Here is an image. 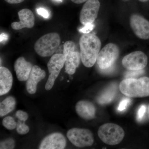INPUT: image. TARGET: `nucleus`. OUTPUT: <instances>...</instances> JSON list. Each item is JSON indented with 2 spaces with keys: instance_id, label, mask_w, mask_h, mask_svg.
<instances>
[{
  "instance_id": "35",
  "label": "nucleus",
  "mask_w": 149,
  "mask_h": 149,
  "mask_svg": "<svg viewBox=\"0 0 149 149\" xmlns=\"http://www.w3.org/2000/svg\"><path fill=\"white\" fill-rule=\"evenodd\" d=\"M124 1H127V0H124Z\"/></svg>"
},
{
  "instance_id": "17",
  "label": "nucleus",
  "mask_w": 149,
  "mask_h": 149,
  "mask_svg": "<svg viewBox=\"0 0 149 149\" xmlns=\"http://www.w3.org/2000/svg\"><path fill=\"white\" fill-rule=\"evenodd\" d=\"M13 78L11 72L5 67H0V95L8 93L13 85Z\"/></svg>"
},
{
  "instance_id": "34",
  "label": "nucleus",
  "mask_w": 149,
  "mask_h": 149,
  "mask_svg": "<svg viewBox=\"0 0 149 149\" xmlns=\"http://www.w3.org/2000/svg\"><path fill=\"white\" fill-rule=\"evenodd\" d=\"M56 1H58L61 2L62 1V0H56Z\"/></svg>"
},
{
  "instance_id": "33",
  "label": "nucleus",
  "mask_w": 149,
  "mask_h": 149,
  "mask_svg": "<svg viewBox=\"0 0 149 149\" xmlns=\"http://www.w3.org/2000/svg\"><path fill=\"white\" fill-rule=\"evenodd\" d=\"M148 117L149 118V104L148 107Z\"/></svg>"
},
{
  "instance_id": "23",
  "label": "nucleus",
  "mask_w": 149,
  "mask_h": 149,
  "mask_svg": "<svg viewBox=\"0 0 149 149\" xmlns=\"http://www.w3.org/2000/svg\"><path fill=\"white\" fill-rule=\"evenodd\" d=\"M15 116L18 120L25 122L28 118V115L27 113L23 111L18 110L16 112Z\"/></svg>"
},
{
  "instance_id": "10",
  "label": "nucleus",
  "mask_w": 149,
  "mask_h": 149,
  "mask_svg": "<svg viewBox=\"0 0 149 149\" xmlns=\"http://www.w3.org/2000/svg\"><path fill=\"white\" fill-rule=\"evenodd\" d=\"M100 3L99 0H88L80 13V20L85 25L93 23L97 17Z\"/></svg>"
},
{
  "instance_id": "12",
  "label": "nucleus",
  "mask_w": 149,
  "mask_h": 149,
  "mask_svg": "<svg viewBox=\"0 0 149 149\" xmlns=\"http://www.w3.org/2000/svg\"><path fill=\"white\" fill-rule=\"evenodd\" d=\"M66 139L59 133H54L46 136L40 144V149H63L66 146Z\"/></svg>"
},
{
  "instance_id": "22",
  "label": "nucleus",
  "mask_w": 149,
  "mask_h": 149,
  "mask_svg": "<svg viewBox=\"0 0 149 149\" xmlns=\"http://www.w3.org/2000/svg\"><path fill=\"white\" fill-rule=\"evenodd\" d=\"M15 146L14 140L11 138H9L1 142L0 149H13Z\"/></svg>"
},
{
  "instance_id": "5",
  "label": "nucleus",
  "mask_w": 149,
  "mask_h": 149,
  "mask_svg": "<svg viewBox=\"0 0 149 149\" xmlns=\"http://www.w3.org/2000/svg\"><path fill=\"white\" fill-rule=\"evenodd\" d=\"M63 54L65 61V72L70 75L74 74L80 65L81 60L80 53L77 50L74 42L68 41L64 43Z\"/></svg>"
},
{
  "instance_id": "18",
  "label": "nucleus",
  "mask_w": 149,
  "mask_h": 149,
  "mask_svg": "<svg viewBox=\"0 0 149 149\" xmlns=\"http://www.w3.org/2000/svg\"><path fill=\"white\" fill-rule=\"evenodd\" d=\"M116 87L115 85H111L104 91L97 99V102L100 104L109 103L113 100L116 95Z\"/></svg>"
},
{
  "instance_id": "3",
  "label": "nucleus",
  "mask_w": 149,
  "mask_h": 149,
  "mask_svg": "<svg viewBox=\"0 0 149 149\" xmlns=\"http://www.w3.org/2000/svg\"><path fill=\"white\" fill-rule=\"evenodd\" d=\"M61 43V38L58 33H48L39 38L34 46L35 52L43 57L53 55Z\"/></svg>"
},
{
  "instance_id": "1",
  "label": "nucleus",
  "mask_w": 149,
  "mask_h": 149,
  "mask_svg": "<svg viewBox=\"0 0 149 149\" xmlns=\"http://www.w3.org/2000/svg\"><path fill=\"white\" fill-rule=\"evenodd\" d=\"M81 60L84 66L93 67L97 60L101 47L99 37L91 33H84L79 41Z\"/></svg>"
},
{
  "instance_id": "15",
  "label": "nucleus",
  "mask_w": 149,
  "mask_h": 149,
  "mask_svg": "<svg viewBox=\"0 0 149 149\" xmlns=\"http://www.w3.org/2000/svg\"><path fill=\"white\" fill-rule=\"evenodd\" d=\"M75 110L78 115L85 120H92L95 117V107L93 103L88 101L77 102L75 105Z\"/></svg>"
},
{
  "instance_id": "31",
  "label": "nucleus",
  "mask_w": 149,
  "mask_h": 149,
  "mask_svg": "<svg viewBox=\"0 0 149 149\" xmlns=\"http://www.w3.org/2000/svg\"><path fill=\"white\" fill-rule=\"evenodd\" d=\"M71 1L76 4H80L87 1L88 0H71Z\"/></svg>"
},
{
  "instance_id": "16",
  "label": "nucleus",
  "mask_w": 149,
  "mask_h": 149,
  "mask_svg": "<svg viewBox=\"0 0 149 149\" xmlns=\"http://www.w3.org/2000/svg\"><path fill=\"white\" fill-rule=\"evenodd\" d=\"M31 63L26 61L23 57L16 60L14 63V70L17 79L20 81H27L32 68Z\"/></svg>"
},
{
  "instance_id": "13",
  "label": "nucleus",
  "mask_w": 149,
  "mask_h": 149,
  "mask_svg": "<svg viewBox=\"0 0 149 149\" xmlns=\"http://www.w3.org/2000/svg\"><path fill=\"white\" fill-rule=\"evenodd\" d=\"M19 21L13 22L11 24L14 30H20L23 28H31L35 24V17L33 12L28 9H23L18 13Z\"/></svg>"
},
{
  "instance_id": "30",
  "label": "nucleus",
  "mask_w": 149,
  "mask_h": 149,
  "mask_svg": "<svg viewBox=\"0 0 149 149\" xmlns=\"http://www.w3.org/2000/svg\"><path fill=\"white\" fill-rule=\"evenodd\" d=\"M4 1L10 4H17L22 2L24 0H4Z\"/></svg>"
},
{
  "instance_id": "9",
  "label": "nucleus",
  "mask_w": 149,
  "mask_h": 149,
  "mask_svg": "<svg viewBox=\"0 0 149 149\" xmlns=\"http://www.w3.org/2000/svg\"><path fill=\"white\" fill-rule=\"evenodd\" d=\"M148 57L143 52L136 51L125 56L123 58V66L130 71L143 70L147 66Z\"/></svg>"
},
{
  "instance_id": "25",
  "label": "nucleus",
  "mask_w": 149,
  "mask_h": 149,
  "mask_svg": "<svg viewBox=\"0 0 149 149\" xmlns=\"http://www.w3.org/2000/svg\"><path fill=\"white\" fill-rule=\"evenodd\" d=\"M146 107L145 105H142L139 107L137 113V119L139 121L142 120L144 114L146 113Z\"/></svg>"
},
{
  "instance_id": "2",
  "label": "nucleus",
  "mask_w": 149,
  "mask_h": 149,
  "mask_svg": "<svg viewBox=\"0 0 149 149\" xmlns=\"http://www.w3.org/2000/svg\"><path fill=\"white\" fill-rule=\"evenodd\" d=\"M119 90L128 97H145L149 96V77L139 79L127 78L119 84Z\"/></svg>"
},
{
  "instance_id": "20",
  "label": "nucleus",
  "mask_w": 149,
  "mask_h": 149,
  "mask_svg": "<svg viewBox=\"0 0 149 149\" xmlns=\"http://www.w3.org/2000/svg\"><path fill=\"white\" fill-rule=\"evenodd\" d=\"M3 125L5 128L9 130H13L17 127L16 122L13 118L11 116H7L3 119Z\"/></svg>"
},
{
  "instance_id": "4",
  "label": "nucleus",
  "mask_w": 149,
  "mask_h": 149,
  "mask_svg": "<svg viewBox=\"0 0 149 149\" xmlns=\"http://www.w3.org/2000/svg\"><path fill=\"white\" fill-rule=\"evenodd\" d=\"M98 135L104 143L114 146L122 141L125 136V132L119 125L107 123L100 126L98 130Z\"/></svg>"
},
{
  "instance_id": "8",
  "label": "nucleus",
  "mask_w": 149,
  "mask_h": 149,
  "mask_svg": "<svg viewBox=\"0 0 149 149\" xmlns=\"http://www.w3.org/2000/svg\"><path fill=\"white\" fill-rule=\"evenodd\" d=\"M65 62L64 55L61 54H54L48 61L47 67L49 75L45 87L47 91H50L53 87L55 81L64 66Z\"/></svg>"
},
{
  "instance_id": "27",
  "label": "nucleus",
  "mask_w": 149,
  "mask_h": 149,
  "mask_svg": "<svg viewBox=\"0 0 149 149\" xmlns=\"http://www.w3.org/2000/svg\"><path fill=\"white\" fill-rule=\"evenodd\" d=\"M37 11L38 14L42 16L44 18H47L49 17V14L46 9L43 8H40L37 9Z\"/></svg>"
},
{
  "instance_id": "14",
  "label": "nucleus",
  "mask_w": 149,
  "mask_h": 149,
  "mask_svg": "<svg viewBox=\"0 0 149 149\" xmlns=\"http://www.w3.org/2000/svg\"><path fill=\"white\" fill-rule=\"evenodd\" d=\"M46 76V72L40 67L34 65L26 82V87L27 92L30 94H34L37 91L38 83L43 80Z\"/></svg>"
},
{
  "instance_id": "32",
  "label": "nucleus",
  "mask_w": 149,
  "mask_h": 149,
  "mask_svg": "<svg viewBox=\"0 0 149 149\" xmlns=\"http://www.w3.org/2000/svg\"><path fill=\"white\" fill-rule=\"evenodd\" d=\"M140 1L142 2H146L148 1L149 0H139Z\"/></svg>"
},
{
  "instance_id": "11",
  "label": "nucleus",
  "mask_w": 149,
  "mask_h": 149,
  "mask_svg": "<svg viewBox=\"0 0 149 149\" xmlns=\"http://www.w3.org/2000/svg\"><path fill=\"white\" fill-rule=\"evenodd\" d=\"M130 25L134 34L142 40L149 39V21L138 14H133L130 17Z\"/></svg>"
},
{
  "instance_id": "24",
  "label": "nucleus",
  "mask_w": 149,
  "mask_h": 149,
  "mask_svg": "<svg viewBox=\"0 0 149 149\" xmlns=\"http://www.w3.org/2000/svg\"><path fill=\"white\" fill-rule=\"evenodd\" d=\"M130 102V100L129 99L125 98L123 99L119 104V106L118 107V110L119 111H123L127 108Z\"/></svg>"
},
{
  "instance_id": "29",
  "label": "nucleus",
  "mask_w": 149,
  "mask_h": 149,
  "mask_svg": "<svg viewBox=\"0 0 149 149\" xmlns=\"http://www.w3.org/2000/svg\"><path fill=\"white\" fill-rule=\"evenodd\" d=\"M0 39H1V42H3L7 41L8 39V35L5 33H1L0 35Z\"/></svg>"
},
{
  "instance_id": "28",
  "label": "nucleus",
  "mask_w": 149,
  "mask_h": 149,
  "mask_svg": "<svg viewBox=\"0 0 149 149\" xmlns=\"http://www.w3.org/2000/svg\"><path fill=\"white\" fill-rule=\"evenodd\" d=\"M94 27V25L93 23L86 24L83 28L80 29V31L84 33H89L93 30Z\"/></svg>"
},
{
  "instance_id": "21",
  "label": "nucleus",
  "mask_w": 149,
  "mask_h": 149,
  "mask_svg": "<svg viewBox=\"0 0 149 149\" xmlns=\"http://www.w3.org/2000/svg\"><path fill=\"white\" fill-rule=\"evenodd\" d=\"M17 131L19 134L20 135H25L29 132V126L24 123V121L18 120L17 124Z\"/></svg>"
},
{
  "instance_id": "6",
  "label": "nucleus",
  "mask_w": 149,
  "mask_h": 149,
  "mask_svg": "<svg viewBox=\"0 0 149 149\" xmlns=\"http://www.w3.org/2000/svg\"><path fill=\"white\" fill-rule=\"evenodd\" d=\"M118 46L113 43L107 44L100 51L97 58V63L101 70L109 69L112 67L119 56Z\"/></svg>"
},
{
  "instance_id": "7",
  "label": "nucleus",
  "mask_w": 149,
  "mask_h": 149,
  "mask_svg": "<svg viewBox=\"0 0 149 149\" xmlns=\"http://www.w3.org/2000/svg\"><path fill=\"white\" fill-rule=\"evenodd\" d=\"M67 136L73 145L79 148L91 146L94 143L93 133L88 129L71 128L68 131Z\"/></svg>"
},
{
  "instance_id": "19",
  "label": "nucleus",
  "mask_w": 149,
  "mask_h": 149,
  "mask_svg": "<svg viewBox=\"0 0 149 149\" xmlns=\"http://www.w3.org/2000/svg\"><path fill=\"white\" fill-rule=\"evenodd\" d=\"M16 101L12 96L6 98L0 104V116H5L15 108Z\"/></svg>"
},
{
  "instance_id": "26",
  "label": "nucleus",
  "mask_w": 149,
  "mask_h": 149,
  "mask_svg": "<svg viewBox=\"0 0 149 149\" xmlns=\"http://www.w3.org/2000/svg\"><path fill=\"white\" fill-rule=\"evenodd\" d=\"M130 71V72H128L126 74V77L127 78H133L138 75H141L144 72L143 70Z\"/></svg>"
}]
</instances>
